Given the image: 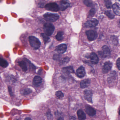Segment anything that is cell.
Wrapping results in <instances>:
<instances>
[{"instance_id":"obj_28","label":"cell","mask_w":120,"mask_h":120,"mask_svg":"<svg viewBox=\"0 0 120 120\" xmlns=\"http://www.w3.org/2000/svg\"><path fill=\"white\" fill-rule=\"evenodd\" d=\"M104 2L107 8H111L112 7V3L110 0H104Z\"/></svg>"},{"instance_id":"obj_12","label":"cell","mask_w":120,"mask_h":120,"mask_svg":"<svg viewBox=\"0 0 120 120\" xmlns=\"http://www.w3.org/2000/svg\"><path fill=\"white\" fill-rule=\"evenodd\" d=\"M92 93L90 90H86L84 91V97L89 103H92Z\"/></svg>"},{"instance_id":"obj_37","label":"cell","mask_w":120,"mask_h":120,"mask_svg":"<svg viewBox=\"0 0 120 120\" xmlns=\"http://www.w3.org/2000/svg\"><path fill=\"white\" fill-rule=\"evenodd\" d=\"M119 115H120V111H119Z\"/></svg>"},{"instance_id":"obj_8","label":"cell","mask_w":120,"mask_h":120,"mask_svg":"<svg viewBox=\"0 0 120 120\" xmlns=\"http://www.w3.org/2000/svg\"><path fill=\"white\" fill-rule=\"evenodd\" d=\"M98 22V21L97 19H92L88 20L85 23V26L87 27H94L97 26Z\"/></svg>"},{"instance_id":"obj_13","label":"cell","mask_w":120,"mask_h":120,"mask_svg":"<svg viewBox=\"0 0 120 120\" xmlns=\"http://www.w3.org/2000/svg\"><path fill=\"white\" fill-rule=\"evenodd\" d=\"M42 82V79L39 76H36L33 80V84L36 87H39L40 86Z\"/></svg>"},{"instance_id":"obj_10","label":"cell","mask_w":120,"mask_h":120,"mask_svg":"<svg viewBox=\"0 0 120 120\" xmlns=\"http://www.w3.org/2000/svg\"><path fill=\"white\" fill-rule=\"evenodd\" d=\"M112 66V63L110 61L106 62L103 67V71L104 73H107L111 70Z\"/></svg>"},{"instance_id":"obj_7","label":"cell","mask_w":120,"mask_h":120,"mask_svg":"<svg viewBox=\"0 0 120 120\" xmlns=\"http://www.w3.org/2000/svg\"><path fill=\"white\" fill-rule=\"evenodd\" d=\"M67 49L66 44H63L58 45L56 48L55 50L59 54H63L66 52Z\"/></svg>"},{"instance_id":"obj_2","label":"cell","mask_w":120,"mask_h":120,"mask_svg":"<svg viewBox=\"0 0 120 120\" xmlns=\"http://www.w3.org/2000/svg\"><path fill=\"white\" fill-rule=\"evenodd\" d=\"M43 30L46 35L50 36L54 32L55 27L51 23H46L44 25Z\"/></svg>"},{"instance_id":"obj_23","label":"cell","mask_w":120,"mask_h":120,"mask_svg":"<svg viewBox=\"0 0 120 120\" xmlns=\"http://www.w3.org/2000/svg\"><path fill=\"white\" fill-rule=\"evenodd\" d=\"M0 65L1 67L3 68H6L8 65V63L7 61L3 58H0Z\"/></svg>"},{"instance_id":"obj_38","label":"cell","mask_w":120,"mask_h":120,"mask_svg":"<svg viewBox=\"0 0 120 120\" xmlns=\"http://www.w3.org/2000/svg\"><path fill=\"white\" fill-rule=\"evenodd\" d=\"M119 0V1H120V0Z\"/></svg>"},{"instance_id":"obj_20","label":"cell","mask_w":120,"mask_h":120,"mask_svg":"<svg viewBox=\"0 0 120 120\" xmlns=\"http://www.w3.org/2000/svg\"><path fill=\"white\" fill-rule=\"evenodd\" d=\"M18 64L19 66L22 68L23 71H26L27 70V66L26 63L24 61H19Z\"/></svg>"},{"instance_id":"obj_26","label":"cell","mask_w":120,"mask_h":120,"mask_svg":"<svg viewBox=\"0 0 120 120\" xmlns=\"http://www.w3.org/2000/svg\"><path fill=\"white\" fill-rule=\"evenodd\" d=\"M41 35L42 37H43L44 43L46 44V43H48L50 41V38L48 37V36L46 35L45 34H41Z\"/></svg>"},{"instance_id":"obj_14","label":"cell","mask_w":120,"mask_h":120,"mask_svg":"<svg viewBox=\"0 0 120 120\" xmlns=\"http://www.w3.org/2000/svg\"><path fill=\"white\" fill-rule=\"evenodd\" d=\"M89 57L92 63L93 64H97L98 63L99 60L98 56L96 53H92L90 54Z\"/></svg>"},{"instance_id":"obj_16","label":"cell","mask_w":120,"mask_h":120,"mask_svg":"<svg viewBox=\"0 0 120 120\" xmlns=\"http://www.w3.org/2000/svg\"><path fill=\"white\" fill-rule=\"evenodd\" d=\"M86 112L90 116H93L96 115V111L95 109L90 106H88L86 108Z\"/></svg>"},{"instance_id":"obj_24","label":"cell","mask_w":120,"mask_h":120,"mask_svg":"<svg viewBox=\"0 0 120 120\" xmlns=\"http://www.w3.org/2000/svg\"><path fill=\"white\" fill-rule=\"evenodd\" d=\"M63 33L62 32L60 31L58 32L56 36V38L58 41H62L63 39Z\"/></svg>"},{"instance_id":"obj_4","label":"cell","mask_w":120,"mask_h":120,"mask_svg":"<svg viewBox=\"0 0 120 120\" xmlns=\"http://www.w3.org/2000/svg\"><path fill=\"white\" fill-rule=\"evenodd\" d=\"M45 8L47 10L54 12H57L60 9L58 5L56 3L48 4L45 6Z\"/></svg>"},{"instance_id":"obj_34","label":"cell","mask_w":120,"mask_h":120,"mask_svg":"<svg viewBox=\"0 0 120 120\" xmlns=\"http://www.w3.org/2000/svg\"><path fill=\"white\" fill-rule=\"evenodd\" d=\"M8 91H9V94L11 96H13V94L12 92V89L10 86L8 87Z\"/></svg>"},{"instance_id":"obj_1","label":"cell","mask_w":120,"mask_h":120,"mask_svg":"<svg viewBox=\"0 0 120 120\" xmlns=\"http://www.w3.org/2000/svg\"><path fill=\"white\" fill-rule=\"evenodd\" d=\"M29 39L30 44L33 48L38 49L40 48L41 43L37 38L33 36H30Z\"/></svg>"},{"instance_id":"obj_17","label":"cell","mask_w":120,"mask_h":120,"mask_svg":"<svg viewBox=\"0 0 120 120\" xmlns=\"http://www.w3.org/2000/svg\"><path fill=\"white\" fill-rule=\"evenodd\" d=\"M91 81L89 79H86L82 80L80 83V87L81 88H85L89 86Z\"/></svg>"},{"instance_id":"obj_22","label":"cell","mask_w":120,"mask_h":120,"mask_svg":"<svg viewBox=\"0 0 120 120\" xmlns=\"http://www.w3.org/2000/svg\"><path fill=\"white\" fill-rule=\"evenodd\" d=\"M31 90L29 88H25L22 90L20 92V93L22 94L23 95H27L29 94L30 93H31Z\"/></svg>"},{"instance_id":"obj_27","label":"cell","mask_w":120,"mask_h":120,"mask_svg":"<svg viewBox=\"0 0 120 120\" xmlns=\"http://www.w3.org/2000/svg\"><path fill=\"white\" fill-rule=\"evenodd\" d=\"M84 4L88 7H91L93 6V3L91 0H84Z\"/></svg>"},{"instance_id":"obj_33","label":"cell","mask_w":120,"mask_h":120,"mask_svg":"<svg viewBox=\"0 0 120 120\" xmlns=\"http://www.w3.org/2000/svg\"><path fill=\"white\" fill-rule=\"evenodd\" d=\"M117 65L118 69L120 70V58L117 60Z\"/></svg>"},{"instance_id":"obj_11","label":"cell","mask_w":120,"mask_h":120,"mask_svg":"<svg viewBox=\"0 0 120 120\" xmlns=\"http://www.w3.org/2000/svg\"><path fill=\"white\" fill-rule=\"evenodd\" d=\"M77 75L79 77L81 78L84 77L86 74L85 69L83 66H81L76 71Z\"/></svg>"},{"instance_id":"obj_6","label":"cell","mask_w":120,"mask_h":120,"mask_svg":"<svg viewBox=\"0 0 120 120\" xmlns=\"http://www.w3.org/2000/svg\"><path fill=\"white\" fill-rule=\"evenodd\" d=\"M88 39L90 41H94L97 37L96 32L93 30H88L86 32Z\"/></svg>"},{"instance_id":"obj_35","label":"cell","mask_w":120,"mask_h":120,"mask_svg":"<svg viewBox=\"0 0 120 120\" xmlns=\"http://www.w3.org/2000/svg\"><path fill=\"white\" fill-rule=\"evenodd\" d=\"M24 120H32L31 119H30L29 118H25Z\"/></svg>"},{"instance_id":"obj_5","label":"cell","mask_w":120,"mask_h":120,"mask_svg":"<svg viewBox=\"0 0 120 120\" xmlns=\"http://www.w3.org/2000/svg\"><path fill=\"white\" fill-rule=\"evenodd\" d=\"M103 51L99 52V54L102 57L106 58L110 55L111 52L110 49L107 46L104 45L102 48Z\"/></svg>"},{"instance_id":"obj_21","label":"cell","mask_w":120,"mask_h":120,"mask_svg":"<svg viewBox=\"0 0 120 120\" xmlns=\"http://www.w3.org/2000/svg\"><path fill=\"white\" fill-rule=\"evenodd\" d=\"M113 10L114 13L117 15H120V8L116 4L112 6Z\"/></svg>"},{"instance_id":"obj_15","label":"cell","mask_w":120,"mask_h":120,"mask_svg":"<svg viewBox=\"0 0 120 120\" xmlns=\"http://www.w3.org/2000/svg\"><path fill=\"white\" fill-rule=\"evenodd\" d=\"M62 71V72L65 74H70L74 73L73 67L70 66L63 68Z\"/></svg>"},{"instance_id":"obj_19","label":"cell","mask_w":120,"mask_h":120,"mask_svg":"<svg viewBox=\"0 0 120 120\" xmlns=\"http://www.w3.org/2000/svg\"><path fill=\"white\" fill-rule=\"evenodd\" d=\"M116 76H117V75H116V73L115 71H113V72H111L110 74L109 77L108 78V82L109 83L115 80L116 78Z\"/></svg>"},{"instance_id":"obj_18","label":"cell","mask_w":120,"mask_h":120,"mask_svg":"<svg viewBox=\"0 0 120 120\" xmlns=\"http://www.w3.org/2000/svg\"><path fill=\"white\" fill-rule=\"evenodd\" d=\"M77 115L79 120H86V115L82 110H79L77 111Z\"/></svg>"},{"instance_id":"obj_9","label":"cell","mask_w":120,"mask_h":120,"mask_svg":"<svg viewBox=\"0 0 120 120\" xmlns=\"http://www.w3.org/2000/svg\"><path fill=\"white\" fill-rule=\"evenodd\" d=\"M70 4L68 0H62L60 4V9L61 10L64 11L70 6Z\"/></svg>"},{"instance_id":"obj_30","label":"cell","mask_w":120,"mask_h":120,"mask_svg":"<svg viewBox=\"0 0 120 120\" xmlns=\"http://www.w3.org/2000/svg\"><path fill=\"white\" fill-rule=\"evenodd\" d=\"M95 13H96V10H95V8H92L89 12V17H92L95 15Z\"/></svg>"},{"instance_id":"obj_31","label":"cell","mask_w":120,"mask_h":120,"mask_svg":"<svg viewBox=\"0 0 120 120\" xmlns=\"http://www.w3.org/2000/svg\"><path fill=\"white\" fill-rule=\"evenodd\" d=\"M56 96L58 98L60 99L62 98L64 96L63 93L61 91H58L56 92Z\"/></svg>"},{"instance_id":"obj_32","label":"cell","mask_w":120,"mask_h":120,"mask_svg":"<svg viewBox=\"0 0 120 120\" xmlns=\"http://www.w3.org/2000/svg\"><path fill=\"white\" fill-rule=\"evenodd\" d=\"M60 55H55L53 56V59L55 60H57L60 59Z\"/></svg>"},{"instance_id":"obj_36","label":"cell","mask_w":120,"mask_h":120,"mask_svg":"<svg viewBox=\"0 0 120 120\" xmlns=\"http://www.w3.org/2000/svg\"><path fill=\"white\" fill-rule=\"evenodd\" d=\"M57 120H64V119L60 117Z\"/></svg>"},{"instance_id":"obj_25","label":"cell","mask_w":120,"mask_h":120,"mask_svg":"<svg viewBox=\"0 0 120 120\" xmlns=\"http://www.w3.org/2000/svg\"><path fill=\"white\" fill-rule=\"evenodd\" d=\"M105 14L110 19H113L115 17V15L111 11H106Z\"/></svg>"},{"instance_id":"obj_29","label":"cell","mask_w":120,"mask_h":120,"mask_svg":"<svg viewBox=\"0 0 120 120\" xmlns=\"http://www.w3.org/2000/svg\"><path fill=\"white\" fill-rule=\"evenodd\" d=\"M70 58L68 57H66L64 58H63L62 60H61L60 61V64L61 65H63V64L68 63L70 61Z\"/></svg>"},{"instance_id":"obj_3","label":"cell","mask_w":120,"mask_h":120,"mask_svg":"<svg viewBox=\"0 0 120 120\" xmlns=\"http://www.w3.org/2000/svg\"><path fill=\"white\" fill-rule=\"evenodd\" d=\"M45 19L48 22H55L59 18V15L56 13L48 12L45 13L43 15Z\"/></svg>"}]
</instances>
